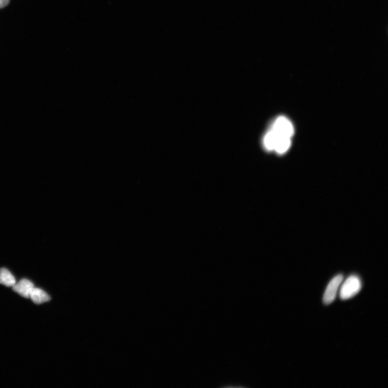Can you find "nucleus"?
<instances>
[{
  "instance_id": "6",
  "label": "nucleus",
  "mask_w": 388,
  "mask_h": 388,
  "mask_svg": "<svg viewBox=\"0 0 388 388\" xmlns=\"http://www.w3.org/2000/svg\"><path fill=\"white\" fill-rule=\"evenodd\" d=\"M0 284L6 287H13L16 284V278L10 271L2 268L0 269Z\"/></svg>"
},
{
  "instance_id": "3",
  "label": "nucleus",
  "mask_w": 388,
  "mask_h": 388,
  "mask_svg": "<svg viewBox=\"0 0 388 388\" xmlns=\"http://www.w3.org/2000/svg\"><path fill=\"white\" fill-rule=\"evenodd\" d=\"M343 280V276L342 275H339L335 276L329 283L323 298V302L325 305L331 304L334 301L338 289Z\"/></svg>"
},
{
  "instance_id": "2",
  "label": "nucleus",
  "mask_w": 388,
  "mask_h": 388,
  "mask_svg": "<svg viewBox=\"0 0 388 388\" xmlns=\"http://www.w3.org/2000/svg\"><path fill=\"white\" fill-rule=\"evenodd\" d=\"M270 130L276 134L291 138L294 134V128L291 121L285 116H280L273 122Z\"/></svg>"
},
{
  "instance_id": "4",
  "label": "nucleus",
  "mask_w": 388,
  "mask_h": 388,
  "mask_svg": "<svg viewBox=\"0 0 388 388\" xmlns=\"http://www.w3.org/2000/svg\"><path fill=\"white\" fill-rule=\"evenodd\" d=\"M13 290L26 298H29L32 290L35 288L34 284L26 279L22 280L13 287Z\"/></svg>"
},
{
  "instance_id": "7",
  "label": "nucleus",
  "mask_w": 388,
  "mask_h": 388,
  "mask_svg": "<svg viewBox=\"0 0 388 388\" xmlns=\"http://www.w3.org/2000/svg\"><path fill=\"white\" fill-rule=\"evenodd\" d=\"M9 3L10 0H0V9L4 8Z\"/></svg>"
},
{
  "instance_id": "5",
  "label": "nucleus",
  "mask_w": 388,
  "mask_h": 388,
  "mask_svg": "<svg viewBox=\"0 0 388 388\" xmlns=\"http://www.w3.org/2000/svg\"><path fill=\"white\" fill-rule=\"evenodd\" d=\"M29 298L36 304H41L50 301L51 298L46 292L38 288H34L31 291Z\"/></svg>"
},
{
  "instance_id": "1",
  "label": "nucleus",
  "mask_w": 388,
  "mask_h": 388,
  "mask_svg": "<svg viewBox=\"0 0 388 388\" xmlns=\"http://www.w3.org/2000/svg\"><path fill=\"white\" fill-rule=\"evenodd\" d=\"M361 288L360 278L356 276H351L342 285L340 292V298L347 300L353 298L360 291Z\"/></svg>"
}]
</instances>
